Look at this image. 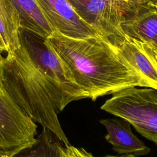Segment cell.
<instances>
[{
  "instance_id": "1",
  "label": "cell",
  "mask_w": 157,
  "mask_h": 157,
  "mask_svg": "<svg viewBox=\"0 0 157 157\" xmlns=\"http://www.w3.org/2000/svg\"><path fill=\"white\" fill-rule=\"evenodd\" d=\"M45 40L92 101L128 87L150 88L102 37L75 39L54 31Z\"/></svg>"
},
{
  "instance_id": "2",
  "label": "cell",
  "mask_w": 157,
  "mask_h": 157,
  "mask_svg": "<svg viewBox=\"0 0 157 157\" xmlns=\"http://www.w3.org/2000/svg\"><path fill=\"white\" fill-rule=\"evenodd\" d=\"M1 82L30 118L50 130L65 146L70 145L58 117L66 106L49 78L21 44L4 58Z\"/></svg>"
},
{
  "instance_id": "3",
  "label": "cell",
  "mask_w": 157,
  "mask_h": 157,
  "mask_svg": "<svg viewBox=\"0 0 157 157\" xmlns=\"http://www.w3.org/2000/svg\"><path fill=\"white\" fill-rule=\"evenodd\" d=\"M101 109L127 121L157 145V90L131 86L112 94Z\"/></svg>"
},
{
  "instance_id": "4",
  "label": "cell",
  "mask_w": 157,
  "mask_h": 157,
  "mask_svg": "<svg viewBox=\"0 0 157 157\" xmlns=\"http://www.w3.org/2000/svg\"><path fill=\"white\" fill-rule=\"evenodd\" d=\"M20 38V44L49 78L65 106L74 101L88 98L87 94L45 39L21 28Z\"/></svg>"
},
{
  "instance_id": "5",
  "label": "cell",
  "mask_w": 157,
  "mask_h": 157,
  "mask_svg": "<svg viewBox=\"0 0 157 157\" xmlns=\"http://www.w3.org/2000/svg\"><path fill=\"white\" fill-rule=\"evenodd\" d=\"M78 15L115 46L126 37L121 24L139 5L126 0H67Z\"/></svg>"
},
{
  "instance_id": "6",
  "label": "cell",
  "mask_w": 157,
  "mask_h": 157,
  "mask_svg": "<svg viewBox=\"0 0 157 157\" xmlns=\"http://www.w3.org/2000/svg\"><path fill=\"white\" fill-rule=\"evenodd\" d=\"M37 128L36 123L2 87L0 92V157H12L31 148L37 141Z\"/></svg>"
},
{
  "instance_id": "7",
  "label": "cell",
  "mask_w": 157,
  "mask_h": 157,
  "mask_svg": "<svg viewBox=\"0 0 157 157\" xmlns=\"http://www.w3.org/2000/svg\"><path fill=\"white\" fill-rule=\"evenodd\" d=\"M36 1L53 32L75 39L102 37L82 20L67 0Z\"/></svg>"
},
{
  "instance_id": "8",
  "label": "cell",
  "mask_w": 157,
  "mask_h": 157,
  "mask_svg": "<svg viewBox=\"0 0 157 157\" xmlns=\"http://www.w3.org/2000/svg\"><path fill=\"white\" fill-rule=\"evenodd\" d=\"M121 27L126 36L157 48V10L147 3L128 15Z\"/></svg>"
},
{
  "instance_id": "9",
  "label": "cell",
  "mask_w": 157,
  "mask_h": 157,
  "mask_svg": "<svg viewBox=\"0 0 157 157\" xmlns=\"http://www.w3.org/2000/svg\"><path fill=\"white\" fill-rule=\"evenodd\" d=\"M99 121L107 131L106 141L118 154L133 155L136 157L150 153V149L132 133L127 121L122 118H107Z\"/></svg>"
},
{
  "instance_id": "10",
  "label": "cell",
  "mask_w": 157,
  "mask_h": 157,
  "mask_svg": "<svg viewBox=\"0 0 157 157\" xmlns=\"http://www.w3.org/2000/svg\"><path fill=\"white\" fill-rule=\"evenodd\" d=\"M117 47L122 58L150 85V88L157 90V70L140 42L126 36Z\"/></svg>"
},
{
  "instance_id": "11",
  "label": "cell",
  "mask_w": 157,
  "mask_h": 157,
  "mask_svg": "<svg viewBox=\"0 0 157 157\" xmlns=\"http://www.w3.org/2000/svg\"><path fill=\"white\" fill-rule=\"evenodd\" d=\"M17 11L21 28L46 39L53 31L36 0H8Z\"/></svg>"
},
{
  "instance_id": "12",
  "label": "cell",
  "mask_w": 157,
  "mask_h": 157,
  "mask_svg": "<svg viewBox=\"0 0 157 157\" xmlns=\"http://www.w3.org/2000/svg\"><path fill=\"white\" fill-rule=\"evenodd\" d=\"M18 13L8 0H0V50L12 52L20 47Z\"/></svg>"
},
{
  "instance_id": "13",
  "label": "cell",
  "mask_w": 157,
  "mask_h": 157,
  "mask_svg": "<svg viewBox=\"0 0 157 157\" xmlns=\"http://www.w3.org/2000/svg\"><path fill=\"white\" fill-rule=\"evenodd\" d=\"M65 145L50 130L43 128L36 144L12 157H63Z\"/></svg>"
},
{
  "instance_id": "14",
  "label": "cell",
  "mask_w": 157,
  "mask_h": 157,
  "mask_svg": "<svg viewBox=\"0 0 157 157\" xmlns=\"http://www.w3.org/2000/svg\"><path fill=\"white\" fill-rule=\"evenodd\" d=\"M63 157H94L83 148H78L71 145L65 146Z\"/></svg>"
},
{
  "instance_id": "15",
  "label": "cell",
  "mask_w": 157,
  "mask_h": 157,
  "mask_svg": "<svg viewBox=\"0 0 157 157\" xmlns=\"http://www.w3.org/2000/svg\"><path fill=\"white\" fill-rule=\"evenodd\" d=\"M139 42L147 56L157 70V48L149 44Z\"/></svg>"
},
{
  "instance_id": "16",
  "label": "cell",
  "mask_w": 157,
  "mask_h": 157,
  "mask_svg": "<svg viewBox=\"0 0 157 157\" xmlns=\"http://www.w3.org/2000/svg\"><path fill=\"white\" fill-rule=\"evenodd\" d=\"M128 1L135 5H142V4H147L150 1H155V0H128Z\"/></svg>"
},
{
  "instance_id": "17",
  "label": "cell",
  "mask_w": 157,
  "mask_h": 157,
  "mask_svg": "<svg viewBox=\"0 0 157 157\" xmlns=\"http://www.w3.org/2000/svg\"><path fill=\"white\" fill-rule=\"evenodd\" d=\"M147 4L148 5H150V6H151L152 7H153L154 9H155L156 10H157V0L150 1V2H148Z\"/></svg>"
},
{
  "instance_id": "18",
  "label": "cell",
  "mask_w": 157,
  "mask_h": 157,
  "mask_svg": "<svg viewBox=\"0 0 157 157\" xmlns=\"http://www.w3.org/2000/svg\"><path fill=\"white\" fill-rule=\"evenodd\" d=\"M104 157H136L133 155H122L120 156H112V155H107Z\"/></svg>"
},
{
  "instance_id": "19",
  "label": "cell",
  "mask_w": 157,
  "mask_h": 157,
  "mask_svg": "<svg viewBox=\"0 0 157 157\" xmlns=\"http://www.w3.org/2000/svg\"><path fill=\"white\" fill-rule=\"evenodd\" d=\"M1 71H2V65L0 67V92L2 91V82H1Z\"/></svg>"
},
{
  "instance_id": "20",
  "label": "cell",
  "mask_w": 157,
  "mask_h": 157,
  "mask_svg": "<svg viewBox=\"0 0 157 157\" xmlns=\"http://www.w3.org/2000/svg\"><path fill=\"white\" fill-rule=\"evenodd\" d=\"M2 53H3V52L0 50V66H1L3 60H4V56H3Z\"/></svg>"
},
{
  "instance_id": "21",
  "label": "cell",
  "mask_w": 157,
  "mask_h": 157,
  "mask_svg": "<svg viewBox=\"0 0 157 157\" xmlns=\"http://www.w3.org/2000/svg\"><path fill=\"white\" fill-rule=\"evenodd\" d=\"M126 1H128V0H126Z\"/></svg>"
}]
</instances>
